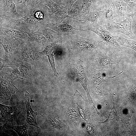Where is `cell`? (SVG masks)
Masks as SVG:
<instances>
[{
	"instance_id": "1",
	"label": "cell",
	"mask_w": 136,
	"mask_h": 136,
	"mask_svg": "<svg viewBox=\"0 0 136 136\" xmlns=\"http://www.w3.org/2000/svg\"><path fill=\"white\" fill-rule=\"evenodd\" d=\"M52 23L49 9L41 2L30 8L26 15L20 19L0 18V26L15 29L27 35L34 33L42 27Z\"/></svg>"
},
{
	"instance_id": "2",
	"label": "cell",
	"mask_w": 136,
	"mask_h": 136,
	"mask_svg": "<svg viewBox=\"0 0 136 136\" xmlns=\"http://www.w3.org/2000/svg\"><path fill=\"white\" fill-rule=\"evenodd\" d=\"M85 35V31L70 35H63L66 38L69 51L77 57L88 55L93 51L104 48L107 45L103 41H98Z\"/></svg>"
},
{
	"instance_id": "3",
	"label": "cell",
	"mask_w": 136,
	"mask_h": 136,
	"mask_svg": "<svg viewBox=\"0 0 136 136\" xmlns=\"http://www.w3.org/2000/svg\"><path fill=\"white\" fill-rule=\"evenodd\" d=\"M40 51L33 45L29 40L23 39L15 48L9 59L12 61L28 62L35 67L39 66L41 56L39 54Z\"/></svg>"
},
{
	"instance_id": "4",
	"label": "cell",
	"mask_w": 136,
	"mask_h": 136,
	"mask_svg": "<svg viewBox=\"0 0 136 136\" xmlns=\"http://www.w3.org/2000/svg\"><path fill=\"white\" fill-rule=\"evenodd\" d=\"M88 56V62L97 70L111 67L117 62L115 55L105 48L96 50Z\"/></svg>"
},
{
	"instance_id": "5",
	"label": "cell",
	"mask_w": 136,
	"mask_h": 136,
	"mask_svg": "<svg viewBox=\"0 0 136 136\" xmlns=\"http://www.w3.org/2000/svg\"><path fill=\"white\" fill-rule=\"evenodd\" d=\"M70 18L67 17L59 24L50 23L46 26L62 36L70 35L81 31H86L84 24L73 18L72 23L69 24Z\"/></svg>"
},
{
	"instance_id": "6",
	"label": "cell",
	"mask_w": 136,
	"mask_h": 136,
	"mask_svg": "<svg viewBox=\"0 0 136 136\" xmlns=\"http://www.w3.org/2000/svg\"><path fill=\"white\" fill-rule=\"evenodd\" d=\"M136 11L130 13L124 19L118 22L112 21L102 24L108 30L124 34L133 39L135 36L132 30V23L133 17Z\"/></svg>"
},
{
	"instance_id": "7",
	"label": "cell",
	"mask_w": 136,
	"mask_h": 136,
	"mask_svg": "<svg viewBox=\"0 0 136 136\" xmlns=\"http://www.w3.org/2000/svg\"><path fill=\"white\" fill-rule=\"evenodd\" d=\"M25 110V105L23 101L18 102L16 105L12 106H6L0 104L1 119L6 122L14 121L18 123V115Z\"/></svg>"
},
{
	"instance_id": "8",
	"label": "cell",
	"mask_w": 136,
	"mask_h": 136,
	"mask_svg": "<svg viewBox=\"0 0 136 136\" xmlns=\"http://www.w3.org/2000/svg\"><path fill=\"white\" fill-rule=\"evenodd\" d=\"M13 0H0V18L6 19H17L25 15L19 14Z\"/></svg>"
},
{
	"instance_id": "9",
	"label": "cell",
	"mask_w": 136,
	"mask_h": 136,
	"mask_svg": "<svg viewBox=\"0 0 136 136\" xmlns=\"http://www.w3.org/2000/svg\"><path fill=\"white\" fill-rule=\"evenodd\" d=\"M87 30L94 32L102 40L108 45L114 47H118L119 45L116 41L115 36L111 34L103 26L99 24L87 25Z\"/></svg>"
},
{
	"instance_id": "10",
	"label": "cell",
	"mask_w": 136,
	"mask_h": 136,
	"mask_svg": "<svg viewBox=\"0 0 136 136\" xmlns=\"http://www.w3.org/2000/svg\"><path fill=\"white\" fill-rule=\"evenodd\" d=\"M41 2L49 9L52 17V23L59 24L69 17L68 10L65 6L58 5L52 0H42Z\"/></svg>"
},
{
	"instance_id": "11",
	"label": "cell",
	"mask_w": 136,
	"mask_h": 136,
	"mask_svg": "<svg viewBox=\"0 0 136 136\" xmlns=\"http://www.w3.org/2000/svg\"><path fill=\"white\" fill-rule=\"evenodd\" d=\"M69 65L75 73L86 92H88L87 87L86 63L77 57L71 60Z\"/></svg>"
},
{
	"instance_id": "12",
	"label": "cell",
	"mask_w": 136,
	"mask_h": 136,
	"mask_svg": "<svg viewBox=\"0 0 136 136\" xmlns=\"http://www.w3.org/2000/svg\"><path fill=\"white\" fill-rule=\"evenodd\" d=\"M23 39H12L0 34V44L5 51V59H8L11 56L15 48L20 44Z\"/></svg>"
},
{
	"instance_id": "13",
	"label": "cell",
	"mask_w": 136,
	"mask_h": 136,
	"mask_svg": "<svg viewBox=\"0 0 136 136\" xmlns=\"http://www.w3.org/2000/svg\"><path fill=\"white\" fill-rule=\"evenodd\" d=\"M62 45V40L57 42H52L46 46L41 52H39V54L40 56L47 55L51 66L55 76L57 77L58 74L56 70L55 65L54 58V51L57 48L61 47Z\"/></svg>"
},
{
	"instance_id": "14",
	"label": "cell",
	"mask_w": 136,
	"mask_h": 136,
	"mask_svg": "<svg viewBox=\"0 0 136 136\" xmlns=\"http://www.w3.org/2000/svg\"><path fill=\"white\" fill-rule=\"evenodd\" d=\"M18 90L12 82L3 76L0 83V102L9 100L11 95Z\"/></svg>"
},
{
	"instance_id": "15",
	"label": "cell",
	"mask_w": 136,
	"mask_h": 136,
	"mask_svg": "<svg viewBox=\"0 0 136 136\" xmlns=\"http://www.w3.org/2000/svg\"><path fill=\"white\" fill-rule=\"evenodd\" d=\"M103 7L100 8L101 15L100 24L114 21L117 17V14L112 1L110 2L104 4Z\"/></svg>"
},
{
	"instance_id": "16",
	"label": "cell",
	"mask_w": 136,
	"mask_h": 136,
	"mask_svg": "<svg viewBox=\"0 0 136 136\" xmlns=\"http://www.w3.org/2000/svg\"><path fill=\"white\" fill-rule=\"evenodd\" d=\"M117 14V17L120 21L125 18L129 14L136 11L129 7L123 0H112Z\"/></svg>"
},
{
	"instance_id": "17",
	"label": "cell",
	"mask_w": 136,
	"mask_h": 136,
	"mask_svg": "<svg viewBox=\"0 0 136 136\" xmlns=\"http://www.w3.org/2000/svg\"><path fill=\"white\" fill-rule=\"evenodd\" d=\"M101 15L100 8L94 9L92 8L89 12L78 20L86 25L100 24Z\"/></svg>"
},
{
	"instance_id": "18",
	"label": "cell",
	"mask_w": 136,
	"mask_h": 136,
	"mask_svg": "<svg viewBox=\"0 0 136 136\" xmlns=\"http://www.w3.org/2000/svg\"><path fill=\"white\" fill-rule=\"evenodd\" d=\"M29 96V93L26 91L24 100L26 110V122L29 125L38 128L39 126L36 120V117L38 113L37 112H34L31 108L30 103Z\"/></svg>"
},
{
	"instance_id": "19",
	"label": "cell",
	"mask_w": 136,
	"mask_h": 136,
	"mask_svg": "<svg viewBox=\"0 0 136 136\" xmlns=\"http://www.w3.org/2000/svg\"><path fill=\"white\" fill-rule=\"evenodd\" d=\"M0 34L9 38L28 40V36L26 33L11 28L0 26Z\"/></svg>"
},
{
	"instance_id": "20",
	"label": "cell",
	"mask_w": 136,
	"mask_h": 136,
	"mask_svg": "<svg viewBox=\"0 0 136 136\" xmlns=\"http://www.w3.org/2000/svg\"><path fill=\"white\" fill-rule=\"evenodd\" d=\"M14 61L16 63V66L19 69L24 78L31 76V73L32 71V64L25 62Z\"/></svg>"
},
{
	"instance_id": "21",
	"label": "cell",
	"mask_w": 136,
	"mask_h": 136,
	"mask_svg": "<svg viewBox=\"0 0 136 136\" xmlns=\"http://www.w3.org/2000/svg\"><path fill=\"white\" fill-rule=\"evenodd\" d=\"M42 0H24L19 5L16 6L18 12L26 14L27 11L31 7L41 2Z\"/></svg>"
},
{
	"instance_id": "22",
	"label": "cell",
	"mask_w": 136,
	"mask_h": 136,
	"mask_svg": "<svg viewBox=\"0 0 136 136\" xmlns=\"http://www.w3.org/2000/svg\"><path fill=\"white\" fill-rule=\"evenodd\" d=\"M132 113L121 117V121L124 123V128L122 133L126 134L134 135L132 128L131 117Z\"/></svg>"
},
{
	"instance_id": "23",
	"label": "cell",
	"mask_w": 136,
	"mask_h": 136,
	"mask_svg": "<svg viewBox=\"0 0 136 136\" xmlns=\"http://www.w3.org/2000/svg\"><path fill=\"white\" fill-rule=\"evenodd\" d=\"M94 0H82L80 4L78 2L80 10V13L77 20L84 16L89 12L92 8V5Z\"/></svg>"
},
{
	"instance_id": "24",
	"label": "cell",
	"mask_w": 136,
	"mask_h": 136,
	"mask_svg": "<svg viewBox=\"0 0 136 136\" xmlns=\"http://www.w3.org/2000/svg\"><path fill=\"white\" fill-rule=\"evenodd\" d=\"M115 38L120 45L130 48L136 51V41L126 39L122 36H115Z\"/></svg>"
},
{
	"instance_id": "25",
	"label": "cell",
	"mask_w": 136,
	"mask_h": 136,
	"mask_svg": "<svg viewBox=\"0 0 136 136\" xmlns=\"http://www.w3.org/2000/svg\"><path fill=\"white\" fill-rule=\"evenodd\" d=\"M4 77L5 79L9 80L12 82L17 79H22L24 78L17 67L13 69L8 73L6 74Z\"/></svg>"
},
{
	"instance_id": "26",
	"label": "cell",
	"mask_w": 136,
	"mask_h": 136,
	"mask_svg": "<svg viewBox=\"0 0 136 136\" xmlns=\"http://www.w3.org/2000/svg\"><path fill=\"white\" fill-rule=\"evenodd\" d=\"M80 13V10L77 1L73 5L70 10L68 11L67 15L69 17L77 19Z\"/></svg>"
},
{
	"instance_id": "27",
	"label": "cell",
	"mask_w": 136,
	"mask_h": 136,
	"mask_svg": "<svg viewBox=\"0 0 136 136\" xmlns=\"http://www.w3.org/2000/svg\"><path fill=\"white\" fill-rule=\"evenodd\" d=\"M28 125L26 123L24 125L21 126H15L11 124L10 128L14 130L19 136H28L27 133Z\"/></svg>"
},
{
	"instance_id": "28",
	"label": "cell",
	"mask_w": 136,
	"mask_h": 136,
	"mask_svg": "<svg viewBox=\"0 0 136 136\" xmlns=\"http://www.w3.org/2000/svg\"><path fill=\"white\" fill-rule=\"evenodd\" d=\"M0 62L1 71L4 67H10L13 69L17 67L16 66V64L14 61H11L8 59H4L0 58Z\"/></svg>"
},
{
	"instance_id": "29",
	"label": "cell",
	"mask_w": 136,
	"mask_h": 136,
	"mask_svg": "<svg viewBox=\"0 0 136 136\" xmlns=\"http://www.w3.org/2000/svg\"><path fill=\"white\" fill-rule=\"evenodd\" d=\"M114 95L113 99V108L111 109V111L109 114L108 117L105 121L102 122L106 123L108 121L113 120L117 116V111L116 109L115 105V100L116 97V95L115 94H113Z\"/></svg>"
},
{
	"instance_id": "30",
	"label": "cell",
	"mask_w": 136,
	"mask_h": 136,
	"mask_svg": "<svg viewBox=\"0 0 136 136\" xmlns=\"http://www.w3.org/2000/svg\"><path fill=\"white\" fill-rule=\"evenodd\" d=\"M1 120L3 121V122L1 120V133H5L7 134V133L8 131L9 128H10V126L11 124L10 122H6Z\"/></svg>"
},
{
	"instance_id": "31",
	"label": "cell",
	"mask_w": 136,
	"mask_h": 136,
	"mask_svg": "<svg viewBox=\"0 0 136 136\" xmlns=\"http://www.w3.org/2000/svg\"><path fill=\"white\" fill-rule=\"evenodd\" d=\"M130 8L136 11V0H123Z\"/></svg>"
},
{
	"instance_id": "32",
	"label": "cell",
	"mask_w": 136,
	"mask_h": 136,
	"mask_svg": "<svg viewBox=\"0 0 136 136\" xmlns=\"http://www.w3.org/2000/svg\"><path fill=\"white\" fill-rule=\"evenodd\" d=\"M78 0H67V3L65 6L67 9L68 11L71 9L74 3Z\"/></svg>"
},
{
	"instance_id": "33",
	"label": "cell",
	"mask_w": 136,
	"mask_h": 136,
	"mask_svg": "<svg viewBox=\"0 0 136 136\" xmlns=\"http://www.w3.org/2000/svg\"><path fill=\"white\" fill-rule=\"evenodd\" d=\"M104 4L108 3L111 2L112 0H101Z\"/></svg>"
},
{
	"instance_id": "34",
	"label": "cell",
	"mask_w": 136,
	"mask_h": 136,
	"mask_svg": "<svg viewBox=\"0 0 136 136\" xmlns=\"http://www.w3.org/2000/svg\"><path fill=\"white\" fill-rule=\"evenodd\" d=\"M132 27L134 29L136 30V21L133 25Z\"/></svg>"
},
{
	"instance_id": "35",
	"label": "cell",
	"mask_w": 136,
	"mask_h": 136,
	"mask_svg": "<svg viewBox=\"0 0 136 136\" xmlns=\"http://www.w3.org/2000/svg\"><path fill=\"white\" fill-rule=\"evenodd\" d=\"M16 1H17L19 2L17 3H16V4H18L19 3H21L23 2L24 0H16Z\"/></svg>"
}]
</instances>
